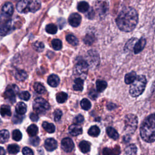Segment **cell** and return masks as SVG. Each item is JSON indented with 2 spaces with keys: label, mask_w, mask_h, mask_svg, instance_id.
Instances as JSON below:
<instances>
[{
  "label": "cell",
  "mask_w": 155,
  "mask_h": 155,
  "mask_svg": "<svg viewBox=\"0 0 155 155\" xmlns=\"http://www.w3.org/2000/svg\"><path fill=\"white\" fill-rule=\"evenodd\" d=\"M116 22L119 28L124 32L132 31L138 22V14L132 7L124 8L118 15Z\"/></svg>",
  "instance_id": "cell-1"
},
{
  "label": "cell",
  "mask_w": 155,
  "mask_h": 155,
  "mask_svg": "<svg viewBox=\"0 0 155 155\" xmlns=\"http://www.w3.org/2000/svg\"><path fill=\"white\" fill-rule=\"evenodd\" d=\"M140 134L147 142L155 141V113L149 115L143 120L140 126Z\"/></svg>",
  "instance_id": "cell-2"
},
{
  "label": "cell",
  "mask_w": 155,
  "mask_h": 155,
  "mask_svg": "<svg viewBox=\"0 0 155 155\" xmlns=\"http://www.w3.org/2000/svg\"><path fill=\"white\" fill-rule=\"evenodd\" d=\"M41 6L39 0H20L16 4V9L21 13H35L40 9Z\"/></svg>",
  "instance_id": "cell-3"
},
{
  "label": "cell",
  "mask_w": 155,
  "mask_h": 155,
  "mask_svg": "<svg viewBox=\"0 0 155 155\" xmlns=\"http://www.w3.org/2000/svg\"><path fill=\"white\" fill-rule=\"evenodd\" d=\"M147 84V79L143 75H138L131 84L130 94L132 97H137L144 91Z\"/></svg>",
  "instance_id": "cell-4"
},
{
  "label": "cell",
  "mask_w": 155,
  "mask_h": 155,
  "mask_svg": "<svg viewBox=\"0 0 155 155\" xmlns=\"http://www.w3.org/2000/svg\"><path fill=\"white\" fill-rule=\"evenodd\" d=\"M138 119L136 115L128 114L125 116L124 119V131L126 135H130L134 133L137 128Z\"/></svg>",
  "instance_id": "cell-5"
},
{
  "label": "cell",
  "mask_w": 155,
  "mask_h": 155,
  "mask_svg": "<svg viewBox=\"0 0 155 155\" xmlns=\"http://www.w3.org/2000/svg\"><path fill=\"white\" fill-rule=\"evenodd\" d=\"M33 108L38 114H44L50 108V105L44 99L38 97L33 102Z\"/></svg>",
  "instance_id": "cell-6"
},
{
  "label": "cell",
  "mask_w": 155,
  "mask_h": 155,
  "mask_svg": "<svg viewBox=\"0 0 155 155\" xmlns=\"http://www.w3.org/2000/svg\"><path fill=\"white\" fill-rule=\"evenodd\" d=\"M88 69V64L84 60H80L76 63L74 69V73L78 76H85Z\"/></svg>",
  "instance_id": "cell-7"
},
{
  "label": "cell",
  "mask_w": 155,
  "mask_h": 155,
  "mask_svg": "<svg viewBox=\"0 0 155 155\" xmlns=\"http://www.w3.org/2000/svg\"><path fill=\"white\" fill-rule=\"evenodd\" d=\"M18 87L15 85H12L11 87H8V88L5 90L4 94V97L11 103H14L16 101V93H18Z\"/></svg>",
  "instance_id": "cell-8"
},
{
  "label": "cell",
  "mask_w": 155,
  "mask_h": 155,
  "mask_svg": "<svg viewBox=\"0 0 155 155\" xmlns=\"http://www.w3.org/2000/svg\"><path fill=\"white\" fill-rule=\"evenodd\" d=\"M87 63L91 67L97 66L99 63V57L97 53L94 50H90L88 52Z\"/></svg>",
  "instance_id": "cell-9"
},
{
  "label": "cell",
  "mask_w": 155,
  "mask_h": 155,
  "mask_svg": "<svg viewBox=\"0 0 155 155\" xmlns=\"http://www.w3.org/2000/svg\"><path fill=\"white\" fill-rule=\"evenodd\" d=\"M62 149L66 153H70L74 149V145L73 140L69 137L64 138L61 141Z\"/></svg>",
  "instance_id": "cell-10"
},
{
  "label": "cell",
  "mask_w": 155,
  "mask_h": 155,
  "mask_svg": "<svg viewBox=\"0 0 155 155\" xmlns=\"http://www.w3.org/2000/svg\"><path fill=\"white\" fill-rule=\"evenodd\" d=\"M68 22L73 27H78L81 22V16L77 13H71L68 17Z\"/></svg>",
  "instance_id": "cell-11"
},
{
  "label": "cell",
  "mask_w": 155,
  "mask_h": 155,
  "mask_svg": "<svg viewBox=\"0 0 155 155\" xmlns=\"http://www.w3.org/2000/svg\"><path fill=\"white\" fill-rule=\"evenodd\" d=\"M13 12V5L11 2H6L2 7V15L5 18L10 17Z\"/></svg>",
  "instance_id": "cell-12"
},
{
  "label": "cell",
  "mask_w": 155,
  "mask_h": 155,
  "mask_svg": "<svg viewBox=\"0 0 155 155\" xmlns=\"http://www.w3.org/2000/svg\"><path fill=\"white\" fill-rule=\"evenodd\" d=\"M96 10L100 14L105 13L108 10V3L106 0H97L95 4Z\"/></svg>",
  "instance_id": "cell-13"
},
{
  "label": "cell",
  "mask_w": 155,
  "mask_h": 155,
  "mask_svg": "<svg viewBox=\"0 0 155 155\" xmlns=\"http://www.w3.org/2000/svg\"><path fill=\"white\" fill-rule=\"evenodd\" d=\"M58 146L57 141L53 138H48L45 140L44 147L46 150L52 151L54 150Z\"/></svg>",
  "instance_id": "cell-14"
},
{
  "label": "cell",
  "mask_w": 155,
  "mask_h": 155,
  "mask_svg": "<svg viewBox=\"0 0 155 155\" xmlns=\"http://www.w3.org/2000/svg\"><path fill=\"white\" fill-rule=\"evenodd\" d=\"M146 44V39L144 37H142L140 39H139L134 45L133 51L135 54H137L140 52L145 47Z\"/></svg>",
  "instance_id": "cell-15"
},
{
  "label": "cell",
  "mask_w": 155,
  "mask_h": 155,
  "mask_svg": "<svg viewBox=\"0 0 155 155\" xmlns=\"http://www.w3.org/2000/svg\"><path fill=\"white\" fill-rule=\"evenodd\" d=\"M12 29V21L9 20L0 26V36H5Z\"/></svg>",
  "instance_id": "cell-16"
},
{
  "label": "cell",
  "mask_w": 155,
  "mask_h": 155,
  "mask_svg": "<svg viewBox=\"0 0 155 155\" xmlns=\"http://www.w3.org/2000/svg\"><path fill=\"white\" fill-rule=\"evenodd\" d=\"M69 133L73 136H76L81 134L82 133V127L78 124H72L68 128Z\"/></svg>",
  "instance_id": "cell-17"
},
{
  "label": "cell",
  "mask_w": 155,
  "mask_h": 155,
  "mask_svg": "<svg viewBox=\"0 0 155 155\" xmlns=\"http://www.w3.org/2000/svg\"><path fill=\"white\" fill-rule=\"evenodd\" d=\"M60 82V79L59 77L56 74H51L48 76L47 79V82L49 85L52 87H56Z\"/></svg>",
  "instance_id": "cell-18"
},
{
  "label": "cell",
  "mask_w": 155,
  "mask_h": 155,
  "mask_svg": "<svg viewBox=\"0 0 155 155\" xmlns=\"http://www.w3.org/2000/svg\"><path fill=\"white\" fill-rule=\"evenodd\" d=\"M15 111L17 114H19L21 115L24 114L27 111V106L24 102H19L16 105Z\"/></svg>",
  "instance_id": "cell-19"
},
{
  "label": "cell",
  "mask_w": 155,
  "mask_h": 155,
  "mask_svg": "<svg viewBox=\"0 0 155 155\" xmlns=\"http://www.w3.org/2000/svg\"><path fill=\"white\" fill-rule=\"evenodd\" d=\"M73 87L76 91H82L84 88V81L81 78H76L74 81Z\"/></svg>",
  "instance_id": "cell-20"
},
{
  "label": "cell",
  "mask_w": 155,
  "mask_h": 155,
  "mask_svg": "<svg viewBox=\"0 0 155 155\" xmlns=\"http://www.w3.org/2000/svg\"><path fill=\"white\" fill-rule=\"evenodd\" d=\"M79 147L83 153H87L90 150V143L86 140H82L79 143Z\"/></svg>",
  "instance_id": "cell-21"
},
{
  "label": "cell",
  "mask_w": 155,
  "mask_h": 155,
  "mask_svg": "<svg viewBox=\"0 0 155 155\" xmlns=\"http://www.w3.org/2000/svg\"><path fill=\"white\" fill-rule=\"evenodd\" d=\"M15 78L19 81H23L27 78V74L25 71L23 70H18L15 73Z\"/></svg>",
  "instance_id": "cell-22"
},
{
  "label": "cell",
  "mask_w": 155,
  "mask_h": 155,
  "mask_svg": "<svg viewBox=\"0 0 155 155\" xmlns=\"http://www.w3.org/2000/svg\"><path fill=\"white\" fill-rule=\"evenodd\" d=\"M0 113L3 117H10L12 115L11 110L9 106L6 105H3L1 107Z\"/></svg>",
  "instance_id": "cell-23"
},
{
  "label": "cell",
  "mask_w": 155,
  "mask_h": 155,
  "mask_svg": "<svg viewBox=\"0 0 155 155\" xmlns=\"http://www.w3.org/2000/svg\"><path fill=\"white\" fill-rule=\"evenodd\" d=\"M107 133L110 138H111L114 140H116L119 138L118 133L114 128H113L112 127H109L107 128Z\"/></svg>",
  "instance_id": "cell-24"
},
{
  "label": "cell",
  "mask_w": 155,
  "mask_h": 155,
  "mask_svg": "<svg viewBox=\"0 0 155 155\" xmlns=\"http://www.w3.org/2000/svg\"><path fill=\"white\" fill-rule=\"evenodd\" d=\"M77 8L79 12L81 13H85L89 9V4L85 1H81L78 4Z\"/></svg>",
  "instance_id": "cell-25"
},
{
  "label": "cell",
  "mask_w": 155,
  "mask_h": 155,
  "mask_svg": "<svg viewBox=\"0 0 155 155\" xmlns=\"http://www.w3.org/2000/svg\"><path fill=\"white\" fill-rule=\"evenodd\" d=\"M27 132L30 137H35L38 134V128L35 124H31L27 128Z\"/></svg>",
  "instance_id": "cell-26"
},
{
  "label": "cell",
  "mask_w": 155,
  "mask_h": 155,
  "mask_svg": "<svg viewBox=\"0 0 155 155\" xmlns=\"http://www.w3.org/2000/svg\"><path fill=\"white\" fill-rule=\"evenodd\" d=\"M136 76V73L134 71H131L130 73H127L125 76V82L127 84H131L134 81Z\"/></svg>",
  "instance_id": "cell-27"
},
{
  "label": "cell",
  "mask_w": 155,
  "mask_h": 155,
  "mask_svg": "<svg viewBox=\"0 0 155 155\" xmlns=\"http://www.w3.org/2000/svg\"><path fill=\"white\" fill-rule=\"evenodd\" d=\"M9 139V132L7 130H2L0 131V143H5Z\"/></svg>",
  "instance_id": "cell-28"
},
{
  "label": "cell",
  "mask_w": 155,
  "mask_h": 155,
  "mask_svg": "<svg viewBox=\"0 0 155 155\" xmlns=\"http://www.w3.org/2000/svg\"><path fill=\"white\" fill-rule=\"evenodd\" d=\"M96 85L97 92H102L107 87V83L103 80H97Z\"/></svg>",
  "instance_id": "cell-29"
},
{
  "label": "cell",
  "mask_w": 155,
  "mask_h": 155,
  "mask_svg": "<svg viewBox=\"0 0 155 155\" xmlns=\"http://www.w3.org/2000/svg\"><path fill=\"white\" fill-rule=\"evenodd\" d=\"M43 128L49 133H53L55 131V127L54 124L47 122H44L42 123Z\"/></svg>",
  "instance_id": "cell-30"
},
{
  "label": "cell",
  "mask_w": 155,
  "mask_h": 155,
  "mask_svg": "<svg viewBox=\"0 0 155 155\" xmlns=\"http://www.w3.org/2000/svg\"><path fill=\"white\" fill-rule=\"evenodd\" d=\"M68 97V95L65 92H59L56 94V99L58 103H64L65 102Z\"/></svg>",
  "instance_id": "cell-31"
},
{
  "label": "cell",
  "mask_w": 155,
  "mask_h": 155,
  "mask_svg": "<svg viewBox=\"0 0 155 155\" xmlns=\"http://www.w3.org/2000/svg\"><path fill=\"white\" fill-rule=\"evenodd\" d=\"M88 133L90 136L93 137L97 136L100 133V129L96 125H93L90 128Z\"/></svg>",
  "instance_id": "cell-32"
},
{
  "label": "cell",
  "mask_w": 155,
  "mask_h": 155,
  "mask_svg": "<svg viewBox=\"0 0 155 155\" xmlns=\"http://www.w3.org/2000/svg\"><path fill=\"white\" fill-rule=\"evenodd\" d=\"M45 30L47 33L51 35L55 34L58 31L57 26L54 24H49L46 25L45 27Z\"/></svg>",
  "instance_id": "cell-33"
},
{
  "label": "cell",
  "mask_w": 155,
  "mask_h": 155,
  "mask_svg": "<svg viewBox=\"0 0 155 155\" xmlns=\"http://www.w3.org/2000/svg\"><path fill=\"white\" fill-rule=\"evenodd\" d=\"M19 150H20L19 147L15 143L10 144L7 147V151L10 154H16L19 151Z\"/></svg>",
  "instance_id": "cell-34"
},
{
  "label": "cell",
  "mask_w": 155,
  "mask_h": 155,
  "mask_svg": "<svg viewBox=\"0 0 155 155\" xmlns=\"http://www.w3.org/2000/svg\"><path fill=\"white\" fill-rule=\"evenodd\" d=\"M67 41L73 46H76L78 44V39L76 36L73 35H68L66 36Z\"/></svg>",
  "instance_id": "cell-35"
},
{
  "label": "cell",
  "mask_w": 155,
  "mask_h": 155,
  "mask_svg": "<svg viewBox=\"0 0 155 155\" xmlns=\"http://www.w3.org/2000/svg\"><path fill=\"white\" fill-rule=\"evenodd\" d=\"M51 45L54 50H60L62 47V42L59 39H54L51 41Z\"/></svg>",
  "instance_id": "cell-36"
},
{
  "label": "cell",
  "mask_w": 155,
  "mask_h": 155,
  "mask_svg": "<svg viewBox=\"0 0 155 155\" xmlns=\"http://www.w3.org/2000/svg\"><path fill=\"white\" fill-rule=\"evenodd\" d=\"M33 88L35 91L39 94H42L45 91V88L44 85L39 82H35L33 85Z\"/></svg>",
  "instance_id": "cell-37"
},
{
  "label": "cell",
  "mask_w": 155,
  "mask_h": 155,
  "mask_svg": "<svg viewBox=\"0 0 155 155\" xmlns=\"http://www.w3.org/2000/svg\"><path fill=\"white\" fill-rule=\"evenodd\" d=\"M137 153V148L134 144L129 145L125 148L126 154H136Z\"/></svg>",
  "instance_id": "cell-38"
},
{
  "label": "cell",
  "mask_w": 155,
  "mask_h": 155,
  "mask_svg": "<svg viewBox=\"0 0 155 155\" xmlns=\"http://www.w3.org/2000/svg\"><path fill=\"white\" fill-rule=\"evenodd\" d=\"M83 41L87 45H91L94 41V36L93 34H87L84 37Z\"/></svg>",
  "instance_id": "cell-39"
},
{
  "label": "cell",
  "mask_w": 155,
  "mask_h": 155,
  "mask_svg": "<svg viewBox=\"0 0 155 155\" xmlns=\"http://www.w3.org/2000/svg\"><path fill=\"white\" fill-rule=\"evenodd\" d=\"M81 106L82 109L85 110H88L91 108V104L89 100L84 98L81 101Z\"/></svg>",
  "instance_id": "cell-40"
},
{
  "label": "cell",
  "mask_w": 155,
  "mask_h": 155,
  "mask_svg": "<svg viewBox=\"0 0 155 155\" xmlns=\"http://www.w3.org/2000/svg\"><path fill=\"white\" fill-rule=\"evenodd\" d=\"M22 135L19 130H15L12 132V138L16 141H19L22 139Z\"/></svg>",
  "instance_id": "cell-41"
},
{
  "label": "cell",
  "mask_w": 155,
  "mask_h": 155,
  "mask_svg": "<svg viewBox=\"0 0 155 155\" xmlns=\"http://www.w3.org/2000/svg\"><path fill=\"white\" fill-rule=\"evenodd\" d=\"M33 47L34 48V49L35 50H36L38 52H41L42 51L44 50V45L42 42H38L36 41L35 42L33 43Z\"/></svg>",
  "instance_id": "cell-42"
},
{
  "label": "cell",
  "mask_w": 155,
  "mask_h": 155,
  "mask_svg": "<svg viewBox=\"0 0 155 155\" xmlns=\"http://www.w3.org/2000/svg\"><path fill=\"white\" fill-rule=\"evenodd\" d=\"M18 96L20 99H21L24 101H28V100H29V99L30 97V94L28 91H24L21 92L18 94Z\"/></svg>",
  "instance_id": "cell-43"
},
{
  "label": "cell",
  "mask_w": 155,
  "mask_h": 155,
  "mask_svg": "<svg viewBox=\"0 0 155 155\" xmlns=\"http://www.w3.org/2000/svg\"><path fill=\"white\" fill-rule=\"evenodd\" d=\"M53 115H54V121L56 122H58L60 120V119H61V117L62 116V111L59 109H57L54 111V113H53Z\"/></svg>",
  "instance_id": "cell-44"
},
{
  "label": "cell",
  "mask_w": 155,
  "mask_h": 155,
  "mask_svg": "<svg viewBox=\"0 0 155 155\" xmlns=\"http://www.w3.org/2000/svg\"><path fill=\"white\" fill-rule=\"evenodd\" d=\"M135 41H136V38H131V39H130L128 41V42L126 44L125 48L127 50H130L133 48V44H134Z\"/></svg>",
  "instance_id": "cell-45"
},
{
  "label": "cell",
  "mask_w": 155,
  "mask_h": 155,
  "mask_svg": "<svg viewBox=\"0 0 155 155\" xmlns=\"http://www.w3.org/2000/svg\"><path fill=\"white\" fill-rule=\"evenodd\" d=\"M24 117L22 116H21V114H18L17 115L15 114L13 116V122L15 123V124H19L22 122V119H23Z\"/></svg>",
  "instance_id": "cell-46"
},
{
  "label": "cell",
  "mask_w": 155,
  "mask_h": 155,
  "mask_svg": "<svg viewBox=\"0 0 155 155\" xmlns=\"http://www.w3.org/2000/svg\"><path fill=\"white\" fill-rule=\"evenodd\" d=\"M40 139L38 137H35L29 139V143L33 146H38L39 143Z\"/></svg>",
  "instance_id": "cell-47"
},
{
  "label": "cell",
  "mask_w": 155,
  "mask_h": 155,
  "mask_svg": "<svg viewBox=\"0 0 155 155\" xmlns=\"http://www.w3.org/2000/svg\"><path fill=\"white\" fill-rule=\"evenodd\" d=\"M22 154H24V155H32V154H33V152L31 150V149H30V148L27 147L23 148V149L22 150Z\"/></svg>",
  "instance_id": "cell-48"
},
{
  "label": "cell",
  "mask_w": 155,
  "mask_h": 155,
  "mask_svg": "<svg viewBox=\"0 0 155 155\" xmlns=\"http://www.w3.org/2000/svg\"><path fill=\"white\" fill-rule=\"evenodd\" d=\"M84 120V116L82 114H78L74 118V121L76 124H81L83 122Z\"/></svg>",
  "instance_id": "cell-49"
},
{
  "label": "cell",
  "mask_w": 155,
  "mask_h": 155,
  "mask_svg": "<svg viewBox=\"0 0 155 155\" xmlns=\"http://www.w3.org/2000/svg\"><path fill=\"white\" fill-rule=\"evenodd\" d=\"M89 97L92 99H95L97 97V93L94 90H92L89 92Z\"/></svg>",
  "instance_id": "cell-50"
},
{
  "label": "cell",
  "mask_w": 155,
  "mask_h": 155,
  "mask_svg": "<svg viewBox=\"0 0 155 155\" xmlns=\"http://www.w3.org/2000/svg\"><path fill=\"white\" fill-rule=\"evenodd\" d=\"M30 119L33 121V122H36L39 119V116L38 115L36 114V113H31L30 114Z\"/></svg>",
  "instance_id": "cell-51"
},
{
  "label": "cell",
  "mask_w": 155,
  "mask_h": 155,
  "mask_svg": "<svg viewBox=\"0 0 155 155\" xmlns=\"http://www.w3.org/2000/svg\"><path fill=\"white\" fill-rule=\"evenodd\" d=\"M5 154V151L2 147H0V155H4Z\"/></svg>",
  "instance_id": "cell-52"
},
{
  "label": "cell",
  "mask_w": 155,
  "mask_h": 155,
  "mask_svg": "<svg viewBox=\"0 0 155 155\" xmlns=\"http://www.w3.org/2000/svg\"><path fill=\"white\" fill-rule=\"evenodd\" d=\"M1 119H0V125H1Z\"/></svg>",
  "instance_id": "cell-53"
},
{
  "label": "cell",
  "mask_w": 155,
  "mask_h": 155,
  "mask_svg": "<svg viewBox=\"0 0 155 155\" xmlns=\"http://www.w3.org/2000/svg\"><path fill=\"white\" fill-rule=\"evenodd\" d=\"M13 1H17V0H13Z\"/></svg>",
  "instance_id": "cell-54"
}]
</instances>
